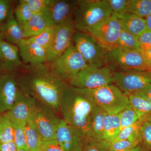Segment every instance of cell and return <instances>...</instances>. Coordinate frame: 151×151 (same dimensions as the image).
I'll return each mask as SVG.
<instances>
[{
    "instance_id": "obj_32",
    "label": "cell",
    "mask_w": 151,
    "mask_h": 151,
    "mask_svg": "<svg viewBox=\"0 0 151 151\" xmlns=\"http://www.w3.org/2000/svg\"><path fill=\"white\" fill-rule=\"evenodd\" d=\"M12 124L14 129V141L17 149V150H28L25 134V126L26 124L13 123Z\"/></svg>"
},
{
    "instance_id": "obj_12",
    "label": "cell",
    "mask_w": 151,
    "mask_h": 151,
    "mask_svg": "<svg viewBox=\"0 0 151 151\" xmlns=\"http://www.w3.org/2000/svg\"><path fill=\"white\" fill-rule=\"evenodd\" d=\"M113 83L125 93H134L151 84V71H113Z\"/></svg>"
},
{
    "instance_id": "obj_35",
    "label": "cell",
    "mask_w": 151,
    "mask_h": 151,
    "mask_svg": "<svg viewBox=\"0 0 151 151\" xmlns=\"http://www.w3.org/2000/svg\"><path fill=\"white\" fill-rule=\"evenodd\" d=\"M141 144V142L122 140L107 145L108 151H131L132 149Z\"/></svg>"
},
{
    "instance_id": "obj_27",
    "label": "cell",
    "mask_w": 151,
    "mask_h": 151,
    "mask_svg": "<svg viewBox=\"0 0 151 151\" xmlns=\"http://www.w3.org/2000/svg\"><path fill=\"white\" fill-rule=\"evenodd\" d=\"M128 12L146 19L151 14V0H129Z\"/></svg>"
},
{
    "instance_id": "obj_30",
    "label": "cell",
    "mask_w": 151,
    "mask_h": 151,
    "mask_svg": "<svg viewBox=\"0 0 151 151\" xmlns=\"http://www.w3.org/2000/svg\"><path fill=\"white\" fill-rule=\"evenodd\" d=\"M54 28V27H48L37 35L24 40L28 42L36 44L47 50L51 43Z\"/></svg>"
},
{
    "instance_id": "obj_46",
    "label": "cell",
    "mask_w": 151,
    "mask_h": 151,
    "mask_svg": "<svg viewBox=\"0 0 151 151\" xmlns=\"http://www.w3.org/2000/svg\"><path fill=\"white\" fill-rule=\"evenodd\" d=\"M131 151H142L140 144L138 145L137 146L135 147L134 149H132Z\"/></svg>"
},
{
    "instance_id": "obj_4",
    "label": "cell",
    "mask_w": 151,
    "mask_h": 151,
    "mask_svg": "<svg viewBox=\"0 0 151 151\" xmlns=\"http://www.w3.org/2000/svg\"><path fill=\"white\" fill-rule=\"evenodd\" d=\"M78 89L94 105L108 114H119L129 105L127 94L114 84L94 89Z\"/></svg>"
},
{
    "instance_id": "obj_49",
    "label": "cell",
    "mask_w": 151,
    "mask_h": 151,
    "mask_svg": "<svg viewBox=\"0 0 151 151\" xmlns=\"http://www.w3.org/2000/svg\"><path fill=\"white\" fill-rule=\"evenodd\" d=\"M1 144L0 142V151H1Z\"/></svg>"
},
{
    "instance_id": "obj_31",
    "label": "cell",
    "mask_w": 151,
    "mask_h": 151,
    "mask_svg": "<svg viewBox=\"0 0 151 151\" xmlns=\"http://www.w3.org/2000/svg\"><path fill=\"white\" fill-rule=\"evenodd\" d=\"M16 19L22 29L30 19L33 13L24 0H21L15 9Z\"/></svg>"
},
{
    "instance_id": "obj_50",
    "label": "cell",
    "mask_w": 151,
    "mask_h": 151,
    "mask_svg": "<svg viewBox=\"0 0 151 151\" xmlns=\"http://www.w3.org/2000/svg\"><path fill=\"white\" fill-rule=\"evenodd\" d=\"M1 68H0V73H1Z\"/></svg>"
},
{
    "instance_id": "obj_51",
    "label": "cell",
    "mask_w": 151,
    "mask_h": 151,
    "mask_svg": "<svg viewBox=\"0 0 151 151\" xmlns=\"http://www.w3.org/2000/svg\"><path fill=\"white\" fill-rule=\"evenodd\" d=\"M0 115H1V113H0Z\"/></svg>"
},
{
    "instance_id": "obj_3",
    "label": "cell",
    "mask_w": 151,
    "mask_h": 151,
    "mask_svg": "<svg viewBox=\"0 0 151 151\" xmlns=\"http://www.w3.org/2000/svg\"><path fill=\"white\" fill-rule=\"evenodd\" d=\"M112 15L107 0L77 1L73 15L76 29L86 32L94 25Z\"/></svg>"
},
{
    "instance_id": "obj_45",
    "label": "cell",
    "mask_w": 151,
    "mask_h": 151,
    "mask_svg": "<svg viewBox=\"0 0 151 151\" xmlns=\"http://www.w3.org/2000/svg\"><path fill=\"white\" fill-rule=\"evenodd\" d=\"M147 29H151V14L145 19Z\"/></svg>"
},
{
    "instance_id": "obj_44",
    "label": "cell",
    "mask_w": 151,
    "mask_h": 151,
    "mask_svg": "<svg viewBox=\"0 0 151 151\" xmlns=\"http://www.w3.org/2000/svg\"><path fill=\"white\" fill-rule=\"evenodd\" d=\"M142 51V52L143 54L145 55V57L146 59L151 68V47Z\"/></svg>"
},
{
    "instance_id": "obj_6",
    "label": "cell",
    "mask_w": 151,
    "mask_h": 151,
    "mask_svg": "<svg viewBox=\"0 0 151 151\" xmlns=\"http://www.w3.org/2000/svg\"><path fill=\"white\" fill-rule=\"evenodd\" d=\"M107 67L113 71H151L142 52L128 50L118 47L108 51Z\"/></svg>"
},
{
    "instance_id": "obj_5",
    "label": "cell",
    "mask_w": 151,
    "mask_h": 151,
    "mask_svg": "<svg viewBox=\"0 0 151 151\" xmlns=\"http://www.w3.org/2000/svg\"><path fill=\"white\" fill-rule=\"evenodd\" d=\"M72 42L89 66H107L108 50L92 36L77 30L73 35Z\"/></svg>"
},
{
    "instance_id": "obj_24",
    "label": "cell",
    "mask_w": 151,
    "mask_h": 151,
    "mask_svg": "<svg viewBox=\"0 0 151 151\" xmlns=\"http://www.w3.org/2000/svg\"><path fill=\"white\" fill-rule=\"evenodd\" d=\"M25 134L28 150L41 151L43 141L32 119L25 126Z\"/></svg>"
},
{
    "instance_id": "obj_7",
    "label": "cell",
    "mask_w": 151,
    "mask_h": 151,
    "mask_svg": "<svg viewBox=\"0 0 151 151\" xmlns=\"http://www.w3.org/2000/svg\"><path fill=\"white\" fill-rule=\"evenodd\" d=\"M113 83V71L107 66H88L68 81V85L81 89H94Z\"/></svg>"
},
{
    "instance_id": "obj_2",
    "label": "cell",
    "mask_w": 151,
    "mask_h": 151,
    "mask_svg": "<svg viewBox=\"0 0 151 151\" xmlns=\"http://www.w3.org/2000/svg\"><path fill=\"white\" fill-rule=\"evenodd\" d=\"M94 105L77 88L68 84L65 87L60 108L63 120L75 129L84 140L93 138L91 113Z\"/></svg>"
},
{
    "instance_id": "obj_18",
    "label": "cell",
    "mask_w": 151,
    "mask_h": 151,
    "mask_svg": "<svg viewBox=\"0 0 151 151\" xmlns=\"http://www.w3.org/2000/svg\"><path fill=\"white\" fill-rule=\"evenodd\" d=\"M18 47L2 40L0 42V68L6 71H14L22 66Z\"/></svg>"
},
{
    "instance_id": "obj_10",
    "label": "cell",
    "mask_w": 151,
    "mask_h": 151,
    "mask_svg": "<svg viewBox=\"0 0 151 151\" xmlns=\"http://www.w3.org/2000/svg\"><path fill=\"white\" fill-rule=\"evenodd\" d=\"M32 120L43 142L55 139V133L61 120L56 111L37 101Z\"/></svg>"
},
{
    "instance_id": "obj_47",
    "label": "cell",
    "mask_w": 151,
    "mask_h": 151,
    "mask_svg": "<svg viewBox=\"0 0 151 151\" xmlns=\"http://www.w3.org/2000/svg\"><path fill=\"white\" fill-rule=\"evenodd\" d=\"M2 37L1 34V31H0V42L2 40Z\"/></svg>"
},
{
    "instance_id": "obj_33",
    "label": "cell",
    "mask_w": 151,
    "mask_h": 151,
    "mask_svg": "<svg viewBox=\"0 0 151 151\" xmlns=\"http://www.w3.org/2000/svg\"><path fill=\"white\" fill-rule=\"evenodd\" d=\"M121 131L126 127L131 126L139 120L137 113L129 105L119 113Z\"/></svg>"
},
{
    "instance_id": "obj_28",
    "label": "cell",
    "mask_w": 151,
    "mask_h": 151,
    "mask_svg": "<svg viewBox=\"0 0 151 151\" xmlns=\"http://www.w3.org/2000/svg\"><path fill=\"white\" fill-rule=\"evenodd\" d=\"M14 140L13 125L6 113L0 115V142L4 144Z\"/></svg>"
},
{
    "instance_id": "obj_48",
    "label": "cell",
    "mask_w": 151,
    "mask_h": 151,
    "mask_svg": "<svg viewBox=\"0 0 151 151\" xmlns=\"http://www.w3.org/2000/svg\"><path fill=\"white\" fill-rule=\"evenodd\" d=\"M17 151H29L28 150H17Z\"/></svg>"
},
{
    "instance_id": "obj_26",
    "label": "cell",
    "mask_w": 151,
    "mask_h": 151,
    "mask_svg": "<svg viewBox=\"0 0 151 151\" xmlns=\"http://www.w3.org/2000/svg\"><path fill=\"white\" fill-rule=\"evenodd\" d=\"M145 122L143 119H139L134 124L123 129L112 142L127 140L131 142L139 141L141 143V128Z\"/></svg>"
},
{
    "instance_id": "obj_42",
    "label": "cell",
    "mask_w": 151,
    "mask_h": 151,
    "mask_svg": "<svg viewBox=\"0 0 151 151\" xmlns=\"http://www.w3.org/2000/svg\"><path fill=\"white\" fill-rule=\"evenodd\" d=\"M134 94L145 98L151 104V84L147 85L140 91L135 92Z\"/></svg>"
},
{
    "instance_id": "obj_29",
    "label": "cell",
    "mask_w": 151,
    "mask_h": 151,
    "mask_svg": "<svg viewBox=\"0 0 151 151\" xmlns=\"http://www.w3.org/2000/svg\"><path fill=\"white\" fill-rule=\"evenodd\" d=\"M116 47L128 50L142 51L138 37L123 29L120 33Z\"/></svg>"
},
{
    "instance_id": "obj_23",
    "label": "cell",
    "mask_w": 151,
    "mask_h": 151,
    "mask_svg": "<svg viewBox=\"0 0 151 151\" xmlns=\"http://www.w3.org/2000/svg\"><path fill=\"white\" fill-rule=\"evenodd\" d=\"M129 98V105L137 113L139 119H142L147 122L151 115V104L143 97L134 94H126Z\"/></svg>"
},
{
    "instance_id": "obj_21",
    "label": "cell",
    "mask_w": 151,
    "mask_h": 151,
    "mask_svg": "<svg viewBox=\"0 0 151 151\" xmlns=\"http://www.w3.org/2000/svg\"><path fill=\"white\" fill-rule=\"evenodd\" d=\"M121 131L119 114L105 113L103 122V142L111 144Z\"/></svg>"
},
{
    "instance_id": "obj_11",
    "label": "cell",
    "mask_w": 151,
    "mask_h": 151,
    "mask_svg": "<svg viewBox=\"0 0 151 151\" xmlns=\"http://www.w3.org/2000/svg\"><path fill=\"white\" fill-rule=\"evenodd\" d=\"M76 31L73 19L54 27L51 43L47 49V63L53 62L70 47Z\"/></svg>"
},
{
    "instance_id": "obj_14",
    "label": "cell",
    "mask_w": 151,
    "mask_h": 151,
    "mask_svg": "<svg viewBox=\"0 0 151 151\" xmlns=\"http://www.w3.org/2000/svg\"><path fill=\"white\" fill-rule=\"evenodd\" d=\"M36 103L35 99L24 94L19 89L13 106L6 113L12 123L26 124L32 119Z\"/></svg>"
},
{
    "instance_id": "obj_34",
    "label": "cell",
    "mask_w": 151,
    "mask_h": 151,
    "mask_svg": "<svg viewBox=\"0 0 151 151\" xmlns=\"http://www.w3.org/2000/svg\"><path fill=\"white\" fill-rule=\"evenodd\" d=\"M129 0H107L112 10V14L121 19L129 14L128 6Z\"/></svg>"
},
{
    "instance_id": "obj_13",
    "label": "cell",
    "mask_w": 151,
    "mask_h": 151,
    "mask_svg": "<svg viewBox=\"0 0 151 151\" xmlns=\"http://www.w3.org/2000/svg\"><path fill=\"white\" fill-rule=\"evenodd\" d=\"M77 1L50 0L42 13L47 19L51 26L55 27L73 19Z\"/></svg>"
},
{
    "instance_id": "obj_16",
    "label": "cell",
    "mask_w": 151,
    "mask_h": 151,
    "mask_svg": "<svg viewBox=\"0 0 151 151\" xmlns=\"http://www.w3.org/2000/svg\"><path fill=\"white\" fill-rule=\"evenodd\" d=\"M19 88L13 74L0 75V113L10 111L15 102Z\"/></svg>"
},
{
    "instance_id": "obj_36",
    "label": "cell",
    "mask_w": 151,
    "mask_h": 151,
    "mask_svg": "<svg viewBox=\"0 0 151 151\" xmlns=\"http://www.w3.org/2000/svg\"><path fill=\"white\" fill-rule=\"evenodd\" d=\"M82 151H108V150L105 142L91 138L85 140Z\"/></svg>"
},
{
    "instance_id": "obj_37",
    "label": "cell",
    "mask_w": 151,
    "mask_h": 151,
    "mask_svg": "<svg viewBox=\"0 0 151 151\" xmlns=\"http://www.w3.org/2000/svg\"><path fill=\"white\" fill-rule=\"evenodd\" d=\"M141 143L147 150L151 151V122H145L140 129Z\"/></svg>"
},
{
    "instance_id": "obj_22",
    "label": "cell",
    "mask_w": 151,
    "mask_h": 151,
    "mask_svg": "<svg viewBox=\"0 0 151 151\" xmlns=\"http://www.w3.org/2000/svg\"><path fill=\"white\" fill-rule=\"evenodd\" d=\"M120 20L122 29L138 37L147 29L145 19L132 14H127Z\"/></svg>"
},
{
    "instance_id": "obj_43",
    "label": "cell",
    "mask_w": 151,
    "mask_h": 151,
    "mask_svg": "<svg viewBox=\"0 0 151 151\" xmlns=\"http://www.w3.org/2000/svg\"><path fill=\"white\" fill-rule=\"evenodd\" d=\"M17 149L14 141L1 145V151H17Z\"/></svg>"
},
{
    "instance_id": "obj_39",
    "label": "cell",
    "mask_w": 151,
    "mask_h": 151,
    "mask_svg": "<svg viewBox=\"0 0 151 151\" xmlns=\"http://www.w3.org/2000/svg\"><path fill=\"white\" fill-rule=\"evenodd\" d=\"M141 50H146L151 47V29H147L138 37Z\"/></svg>"
},
{
    "instance_id": "obj_15",
    "label": "cell",
    "mask_w": 151,
    "mask_h": 151,
    "mask_svg": "<svg viewBox=\"0 0 151 151\" xmlns=\"http://www.w3.org/2000/svg\"><path fill=\"white\" fill-rule=\"evenodd\" d=\"M55 139L64 151H82L85 141L75 129L63 119L56 130Z\"/></svg>"
},
{
    "instance_id": "obj_38",
    "label": "cell",
    "mask_w": 151,
    "mask_h": 151,
    "mask_svg": "<svg viewBox=\"0 0 151 151\" xmlns=\"http://www.w3.org/2000/svg\"><path fill=\"white\" fill-rule=\"evenodd\" d=\"M33 14L42 13L50 0H24Z\"/></svg>"
},
{
    "instance_id": "obj_8",
    "label": "cell",
    "mask_w": 151,
    "mask_h": 151,
    "mask_svg": "<svg viewBox=\"0 0 151 151\" xmlns=\"http://www.w3.org/2000/svg\"><path fill=\"white\" fill-rule=\"evenodd\" d=\"M50 64L52 71L66 81L89 66L73 43L63 54Z\"/></svg>"
},
{
    "instance_id": "obj_40",
    "label": "cell",
    "mask_w": 151,
    "mask_h": 151,
    "mask_svg": "<svg viewBox=\"0 0 151 151\" xmlns=\"http://www.w3.org/2000/svg\"><path fill=\"white\" fill-rule=\"evenodd\" d=\"M11 12L9 2L7 0H0V24L7 19Z\"/></svg>"
},
{
    "instance_id": "obj_20",
    "label": "cell",
    "mask_w": 151,
    "mask_h": 151,
    "mask_svg": "<svg viewBox=\"0 0 151 151\" xmlns=\"http://www.w3.org/2000/svg\"><path fill=\"white\" fill-rule=\"evenodd\" d=\"M48 27L52 26L43 14H33L22 28L25 39L37 35Z\"/></svg>"
},
{
    "instance_id": "obj_9",
    "label": "cell",
    "mask_w": 151,
    "mask_h": 151,
    "mask_svg": "<svg viewBox=\"0 0 151 151\" xmlns=\"http://www.w3.org/2000/svg\"><path fill=\"white\" fill-rule=\"evenodd\" d=\"M122 30L120 19L112 14L94 25L86 33L96 39L109 51L117 46Z\"/></svg>"
},
{
    "instance_id": "obj_1",
    "label": "cell",
    "mask_w": 151,
    "mask_h": 151,
    "mask_svg": "<svg viewBox=\"0 0 151 151\" xmlns=\"http://www.w3.org/2000/svg\"><path fill=\"white\" fill-rule=\"evenodd\" d=\"M20 69L16 78L20 91L59 112L67 82L52 71L47 62L38 65H22Z\"/></svg>"
},
{
    "instance_id": "obj_41",
    "label": "cell",
    "mask_w": 151,
    "mask_h": 151,
    "mask_svg": "<svg viewBox=\"0 0 151 151\" xmlns=\"http://www.w3.org/2000/svg\"><path fill=\"white\" fill-rule=\"evenodd\" d=\"M41 151H64L56 140L43 142Z\"/></svg>"
},
{
    "instance_id": "obj_25",
    "label": "cell",
    "mask_w": 151,
    "mask_h": 151,
    "mask_svg": "<svg viewBox=\"0 0 151 151\" xmlns=\"http://www.w3.org/2000/svg\"><path fill=\"white\" fill-rule=\"evenodd\" d=\"M105 112L94 105L91 113V125L93 138L103 142V122Z\"/></svg>"
},
{
    "instance_id": "obj_17",
    "label": "cell",
    "mask_w": 151,
    "mask_h": 151,
    "mask_svg": "<svg viewBox=\"0 0 151 151\" xmlns=\"http://www.w3.org/2000/svg\"><path fill=\"white\" fill-rule=\"evenodd\" d=\"M19 55L27 65H38L47 63V50L25 40L18 45Z\"/></svg>"
},
{
    "instance_id": "obj_19",
    "label": "cell",
    "mask_w": 151,
    "mask_h": 151,
    "mask_svg": "<svg viewBox=\"0 0 151 151\" xmlns=\"http://www.w3.org/2000/svg\"><path fill=\"white\" fill-rule=\"evenodd\" d=\"M0 31L2 38L7 42L17 46L25 39L22 29L12 12L7 19L0 27Z\"/></svg>"
}]
</instances>
